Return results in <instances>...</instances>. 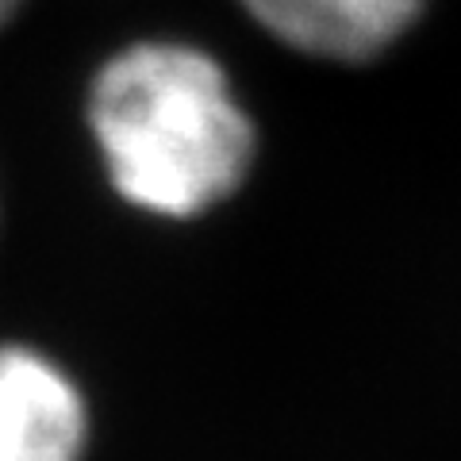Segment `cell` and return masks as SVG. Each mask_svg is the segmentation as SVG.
<instances>
[{
	"label": "cell",
	"mask_w": 461,
	"mask_h": 461,
	"mask_svg": "<svg viewBox=\"0 0 461 461\" xmlns=\"http://www.w3.org/2000/svg\"><path fill=\"white\" fill-rule=\"evenodd\" d=\"M89 131L127 204L166 220L223 204L254 166V120L227 69L189 42H135L96 69Z\"/></svg>",
	"instance_id": "6da1fadb"
},
{
	"label": "cell",
	"mask_w": 461,
	"mask_h": 461,
	"mask_svg": "<svg viewBox=\"0 0 461 461\" xmlns=\"http://www.w3.org/2000/svg\"><path fill=\"white\" fill-rule=\"evenodd\" d=\"M239 5L288 50L342 66H366L388 54L427 12V0H239Z\"/></svg>",
	"instance_id": "7a4b0ae2"
},
{
	"label": "cell",
	"mask_w": 461,
	"mask_h": 461,
	"mask_svg": "<svg viewBox=\"0 0 461 461\" xmlns=\"http://www.w3.org/2000/svg\"><path fill=\"white\" fill-rule=\"evenodd\" d=\"M89 415L62 366L32 346H0V461H77Z\"/></svg>",
	"instance_id": "3957f363"
},
{
	"label": "cell",
	"mask_w": 461,
	"mask_h": 461,
	"mask_svg": "<svg viewBox=\"0 0 461 461\" xmlns=\"http://www.w3.org/2000/svg\"><path fill=\"white\" fill-rule=\"evenodd\" d=\"M20 5H23V0H0V27H5L12 16H16Z\"/></svg>",
	"instance_id": "277c9868"
}]
</instances>
